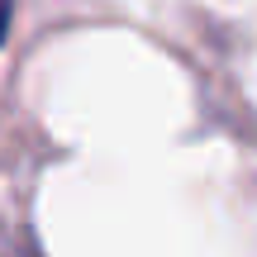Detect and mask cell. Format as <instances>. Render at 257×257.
<instances>
[{"instance_id": "obj_1", "label": "cell", "mask_w": 257, "mask_h": 257, "mask_svg": "<svg viewBox=\"0 0 257 257\" xmlns=\"http://www.w3.org/2000/svg\"><path fill=\"white\" fill-rule=\"evenodd\" d=\"M10 15H15V0H0V43H5V29H10Z\"/></svg>"}]
</instances>
